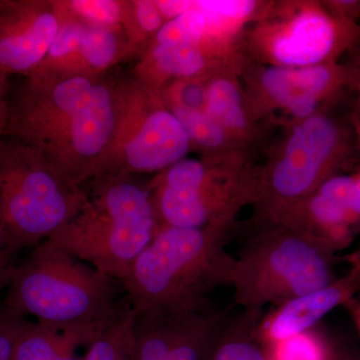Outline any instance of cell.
I'll return each instance as SVG.
<instances>
[{
	"label": "cell",
	"mask_w": 360,
	"mask_h": 360,
	"mask_svg": "<svg viewBox=\"0 0 360 360\" xmlns=\"http://www.w3.org/2000/svg\"><path fill=\"white\" fill-rule=\"evenodd\" d=\"M117 122L116 80L34 70L11 89L4 136L44 156L71 186L103 172Z\"/></svg>",
	"instance_id": "obj_1"
},
{
	"label": "cell",
	"mask_w": 360,
	"mask_h": 360,
	"mask_svg": "<svg viewBox=\"0 0 360 360\" xmlns=\"http://www.w3.org/2000/svg\"><path fill=\"white\" fill-rule=\"evenodd\" d=\"M262 165L251 224H276L324 180L360 155V101L354 90L314 115L281 127Z\"/></svg>",
	"instance_id": "obj_2"
},
{
	"label": "cell",
	"mask_w": 360,
	"mask_h": 360,
	"mask_svg": "<svg viewBox=\"0 0 360 360\" xmlns=\"http://www.w3.org/2000/svg\"><path fill=\"white\" fill-rule=\"evenodd\" d=\"M238 217L200 227H161L122 281L136 315L208 314V297L231 285L236 257L226 245Z\"/></svg>",
	"instance_id": "obj_3"
},
{
	"label": "cell",
	"mask_w": 360,
	"mask_h": 360,
	"mask_svg": "<svg viewBox=\"0 0 360 360\" xmlns=\"http://www.w3.org/2000/svg\"><path fill=\"white\" fill-rule=\"evenodd\" d=\"M82 187L84 205L47 240L123 281L160 229L149 182L105 174Z\"/></svg>",
	"instance_id": "obj_4"
},
{
	"label": "cell",
	"mask_w": 360,
	"mask_h": 360,
	"mask_svg": "<svg viewBox=\"0 0 360 360\" xmlns=\"http://www.w3.org/2000/svg\"><path fill=\"white\" fill-rule=\"evenodd\" d=\"M4 302L53 326L101 324L129 302L122 281L44 240L16 264Z\"/></svg>",
	"instance_id": "obj_5"
},
{
	"label": "cell",
	"mask_w": 360,
	"mask_h": 360,
	"mask_svg": "<svg viewBox=\"0 0 360 360\" xmlns=\"http://www.w3.org/2000/svg\"><path fill=\"white\" fill-rule=\"evenodd\" d=\"M335 255L285 224H252L238 257L231 285L234 304L262 311L335 281Z\"/></svg>",
	"instance_id": "obj_6"
},
{
	"label": "cell",
	"mask_w": 360,
	"mask_h": 360,
	"mask_svg": "<svg viewBox=\"0 0 360 360\" xmlns=\"http://www.w3.org/2000/svg\"><path fill=\"white\" fill-rule=\"evenodd\" d=\"M255 153L231 151L184 158L149 182L161 227L200 229L238 217L252 206L257 191Z\"/></svg>",
	"instance_id": "obj_7"
},
{
	"label": "cell",
	"mask_w": 360,
	"mask_h": 360,
	"mask_svg": "<svg viewBox=\"0 0 360 360\" xmlns=\"http://www.w3.org/2000/svg\"><path fill=\"white\" fill-rule=\"evenodd\" d=\"M359 44L360 23L336 15L317 0L267 1L243 37L248 63L279 68L340 63Z\"/></svg>",
	"instance_id": "obj_8"
},
{
	"label": "cell",
	"mask_w": 360,
	"mask_h": 360,
	"mask_svg": "<svg viewBox=\"0 0 360 360\" xmlns=\"http://www.w3.org/2000/svg\"><path fill=\"white\" fill-rule=\"evenodd\" d=\"M85 198L84 187L65 181L39 151L0 139V229L18 250L46 240Z\"/></svg>",
	"instance_id": "obj_9"
},
{
	"label": "cell",
	"mask_w": 360,
	"mask_h": 360,
	"mask_svg": "<svg viewBox=\"0 0 360 360\" xmlns=\"http://www.w3.org/2000/svg\"><path fill=\"white\" fill-rule=\"evenodd\" d=\"M117 122L101 175L156 174L187 158L191 143L160 89L139 78L116 82ZM98 176V177H99Z\"/></svg>",
	"instance_id": "obj_10"
},
{
	"label": "cell",
	"mask_w": 360,
	"mask_h": 360,
	"mask_svg": "<svg viewBox=\"0 0 360 360\" xmlns=\"http://www.w3.org/2000/svg\"><path fill=\"white\" fill-rule=\"evenodd\" d=\"M240 82L255 120L271 129L304 120L352 89V72L341 61L307 68L248 63Z\"/></svg>",
	"instance_id": "obj_11"
},
{
	"label": "cell",
	"mask_w": 360,
	"mask_h": 360,
	"mask_svg": "<svg viewBox=\"0 0 360 360\" xmlns=\"http://www.w3.org/2000/svg\"><path fill=\"white\" fill-rule=\"evenodd\" d=\"M60 21L58 1L0 0V72L26 77L37 70Z\"/></svg>",
	"instance_id": "obj_12"
},
{
	"label": "cell",
	"mask_w": 360,
	"mask_h": 360,
	"mask_svg": "<svg viewBox=\"0 0 360 360\" xmlns=\"http://www.w3.org/2000/svg\"><path fill=\"white\" fill-rule=\"evenodd\" d=\"M354 172L324 180L276 224L288 225L333 255L345 250L360 229L352 194Z\"/></svg>",
	"instance_id": "obj_13"
},
{
	"label": "cell",
	"mask_w": 360,
	"mask_h": 360,
	"mask_svg": "<svg viewBox=\"0 0 360 360\" xmlns=\"http://www.w3.org/2000/svg\"><path fill=\"white\" fill-rule=\"evenodd\" d=\"M359 292V281L348 270L345 276L321 290L293 298L262 315L258 336L269 347L309 333L329 312L343 307Z\"/></svg>",
	"instance_id": "obj_14"
},
{
	"label": "cell",
	"mask_w": 360,
	"mask_h": 360,
	"mask_svg": "<svg viewBox=\"0 0 360 360\" xmlns=\"http://www.w3.org/2000/svg\"><path fill=\"white\" fill-rule=\"evenodd\" d=\"M215 314L136 315L135 360H201Z\"/></svg>",
	"instance_id": "obj_15"
},
{
	"label": "cell",
	"mask_w": 360,
	"mask_h": 360,
	"mask_svg": "<svg viewBox=\"0 0 360 360\" xmlns=\"http://www.w3.org/2000/svg\"><path fill=\"white\" fill-rule=\"evenodd\" d=\"M248 63L200 45L150 42L142 51L135 77L161 89L175 80L201 79L222 71L241 72Z\"/></svg>",
	"instance_id": "obj_16"
},
{
	"label": "cell",
	"mask_w": 360,
	"mask_h": 360,
	"mask_svg": "<svg viewBox=\"0 0 360 360\" xmlns=\"http://www.w3.org/2000/svg\"><path fill=\"white\" fill-rule=\"evenodd\" d=\"M238 71H222L206 80L205 111L241 148L255 153L272 130L251 112Z\"/></svg>",
	"instance_id": "obj_17"
},
{
	"label": "cell",
	"mask_w": 360,
	"mask_h": 360,
	"mask_svg": "<svg viewBox=\"0 0 360 360\" xmlns=\"http://www.w3.org/2000/svg\"><path fill=\"white\" fill-rule=\"evenodd\" d=\"M264 314L241 309L215 314L201 360H274L257 333Z\"/></svg>",
	"instance_id": "obj_18"
},
{
	"label": "cell",
	"mask_w": 360,
	"mask_h": 360,
	"mask_svg": "<svg viewBox=\"0 0 360 360\" xmlns=\"http://www.w3.org/2000/svg\"><path fill=\"white\" fill-rule=\"evenodd\" d=\"M106 322L53 326L28 321L18 335L11 360H84L79 349L89 347Z\"/></svg>",
	"instance_id": "obj_19"
},
{
	"label": "cell",
	"mask_w": 360,
	"mask_h": 360,
	"mask_svg": "<svg viewBox=\"0 0 360 360\" xmlns=\"http://www.w3.org/2000/svg\"><path fill=\"white\" fill-rule=\"evenodd\" d=\"M124 37L127 39L123 27L86 25L75 72L104 75L106 70L120 60L123 52H127L125 46L129 44L124 41Z\"/></svg>",
	"instance_id": "obj_20"
},
{
	"label": "cell",
	"mask_w": 360,
	"mask_h": 360,
	"mask_svg": "<svg viewBox=\"0 0 360 360\" xmlns=\"http://www.w3.org/2000/svg\"><path fill=\"white\" fill-rule=\"evenodd\" d=\"M134 319L129 302L99 329L84 360H135Z\"/></svg>",
	"instance_id": "obj_21"
},
{
	"label": "cell",
	"mask_w": 360,
	"mask_h": 360,
	"mask_svg": "<svg viewBox=\"0 0 360 360\" xmlns=\"http://www.w3.org/2000/svg\"><path fill=\"white\" fill-rule=\"evenodd\" d=\"M168 108L174 112L175 117L186 130L191 148L200 149L202 155H224L231 151L246 150L232 141L227 132L205 110L180 106Z\"/></svg>",
	"instance_id": "obj_22"
},
{
	"label": "cell",
	"mask_w": 360,
	"mask_h": 360,
	"mask_svg": "<svg viewBox=\"0 0 360 360\" xmlns=\"http://www.w3.org/2000/svg\"><path fill=\"white\" fill-rule=\"evenodd\" d=\"M59 11L61 13V21L58 34L52 42L44 63L35 70L75 72L78 51L87 25L63 13L60 8Z\"/></svg>",
	"instance_id": "obj_23"
},
{
	"label": "cell",
	"mask_w": 360,
	"mask_h": 360,
	"mask_svg": "<svg viewBox=\"0 0 360 360\" xmlns=\"http://www.w3.org/2000/svg\"><path fill=\"white\" fill-rule=\"evenodd\" d=\"M58 4L63 13L98 27L124 28L129 9V2L116 0H71Z\"/></svg>",
	"instance_id": "obj_24"
},
{
	"label": "cell",
	"mask_w": 360,
	"mask_h": 360,
	"mask_svg": "<svg viewBox=\"0 0 360 360\" xmlns=\"http://www.w3.org/2000/svg\"><path fill=\"white\" fill-rule=\"evenodd\" d=\"M27 323L25 316L0 300V360H11L18 335Z\"/></svg>",
	"instance_id": "obj_25"
},
{
	"label": "cell",
	"mask_w": 360,
	"mask_h": 360,
	"mask_svg": "<svg viewBox=\"0 0 360 360\" xmlns=\"http://www.w3.org/2000/svg\"><path fill=\"white\" fill-rule=\"evenodd\" d=\"M18 250L8 236L0 229V293L6 290L15 269Z\"/></svg>",
	"instance_id": "obj_26"
},
{
	"label": "cell",
	"mask_w": 360,
	"mask_h": 360,
	"mask_svg": "<svg viewBox=\"0 0 360 360\" xmlns=\"http://www.w3.org/2000/svg\"><path fill=\"white\" fill-rule=\"evenodd\" d=\"M155 1L165 22L186 13L189 7V0H155Z\"/></svg>",
	"instance_id": "obj_27"
},
{
	"label": "cell",
	"mask_w": 360,
	"mask_h": 360,
	"mask_svg": "<svg viewBox=\"0 0 360 360\" xmlns=\"http://www.w3.org/2000/svg\"><path fill=\"white\" fill-rule=\"evenodd\" d=\"M348 54H349V59L345 63L352 72V89L357 94L360 101V44Z\"/></svg>",
	"instance_id": "obj_28"
},
{
	"label": "cell",
	"mask_w": 360,
	"mask_h": 360,
	"mask_svg": "<svg viewBox=\"0 0 360 360\" xmlns=\"http://www.w3.org/2000/svg\"><path fill=\"white\" fill-rule=\"evenodd\" d=\"M8 79L9 77L0 72V139L4 136L7 99H8L9 91H11V89Z\"/></svg>",
	"instance_id": "obj_29"
},
{
	"label": "cell",
	"mask_w": 360,
	"mask_h": 360,
	"mask_svg": "<svg viewBox=\"0 0 360 360\" xmlns=\"http://www.w3.org/2000/svg\"><path fill=\"white\" fill-rule=\"evenodd\" d=\"M342 259L349 265V271L355 274L360 283V243L352 252L345 255Z\"/></svg>",
	"instance_id": "obj_30"
},
{
	"label": "cell",
	"mask_w": 360,
	"mask_h": 360,
	"mask_svg": "<svg viewBox=\"0 0 360 360\" xmlns=\"http://www.w3.org/2000/svg\"><path fill=\"white\" fill-rule=\"evenodd\" d=\"M343 307H345L350 317H352L355 328H356L360 335V298L354 296V298L348 300Z\"/></svg>",
	"instance_id": "obj_31"
},
{
	"label": "cell",
	"mask_w": 360,
	"mask_h": 360,
	"mask_svg": "<svg viewBox=\"0 0 360 360\" xmlns=\"http://www.w3.org/2000/svg\"><path fill=\"white\" fill-rule=\"evenodd\" d=\"M328 360H360V357L352 352H348L345 348L338 347L333 345V352Z\"/></svg>",
	"instance_id": "obj_32"
}]
</instances>
